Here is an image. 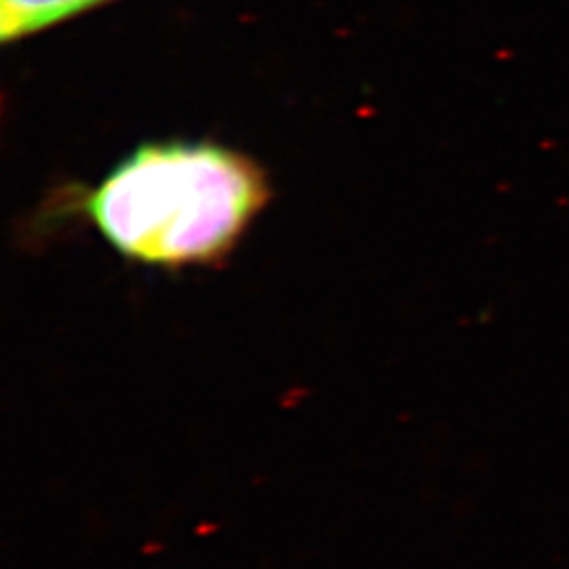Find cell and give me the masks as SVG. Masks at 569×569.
Wrapping results in <instances>:
<instances>
[{"label":"cell","mask_w":569,"mask_h":569,"mask_svg":"<svg viewBox=\"0 0 569 569\" xmlns=\"http://www.w3.org/2000/svg\"><path fill=\"white\" fill-rule=\"evenodd\" d=\"M112 0H0V41L18 42Z\"/></svg>","instance_id":"7a4b0ae2"},{"label":"cell","mask_w":569,"mask_h":569,"mask_svg":"<svg viewBox=\"0 0 569 569\" xmlns=\"http://www.w3.org/2000/svg\"><path fill=\"white\" fill-rule=\"evenodd\" d=\"M270 199L264 169L213 142L143 143L82 201L122 258L148 266L216 264Z\"/></svg>","instance_id":"6da1fadb"}]
</instances>
